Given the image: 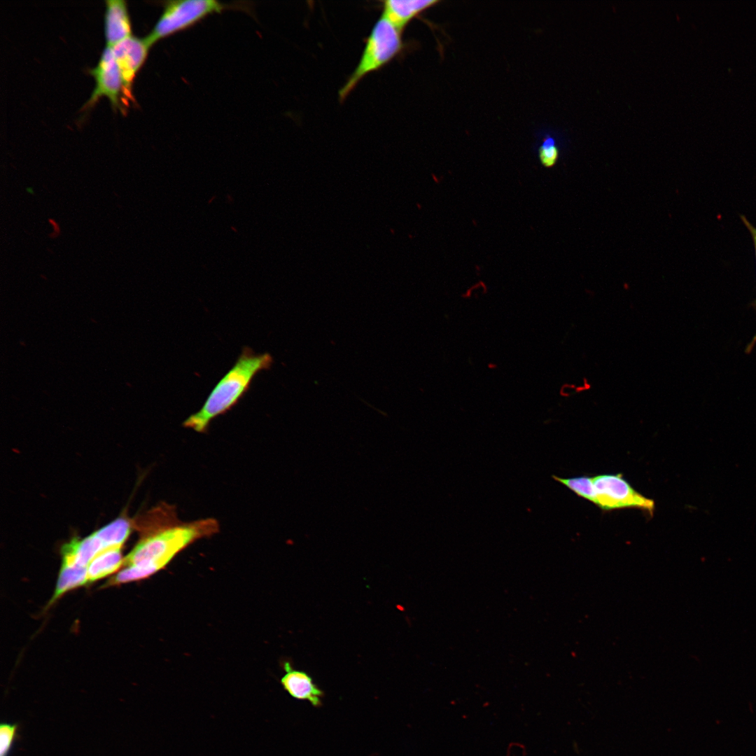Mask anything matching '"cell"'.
<instances>
[{"label": "cell", "instance_id": "12", "mask_svg": "<svg viewBox=\"0 0 756 756\" xmlns=\"http://www.w3.org/2000/svg\"><path fill=\"white\" fill-rule=\"evenodd\" d=\"M122 545L107 547L100 551L88 566V582H93L115 573L124 566Z\"/></svg>", "mask_w": 756, "mask_h": 756}, {"label": "cell", "instance_id": "11", "mask_svg": "<svg viewBox=\"0 0 756 756\" xmlns=\"http://www.w3.org/2000/svg\"><path fill=\"white\" fill-rule=\"evenodd\" d=\"M104 548L94 533L83 539L74 538L62 547V564L88 567L95 556Z\"/></svg>", "mask_w": 756, "mask_h": 756}, {"label": "cell", "instance_id": "5", "mask_svg": "<svg viewBox=\"0 0 756 756\" xmlns=\"http://www.w3.org/2000/svg\"><path fill=\"white\" fill-rule=\"evenodd\" d=\"M592 478L596 492L595 505L601 509L636 507L652 514L654 500L637 492L621 474H604Z\"/></svg>", "mask_w": 756, "mask_h": 756}, {"label": "cell", "instance_id": "14", "mask_svg": "<svg viewBox=\"0 0 756 756\" xmlns=\"http://www.w3.org/2000/svg\"><path fill=\"white\" fill-rule=\"evenodd\" d=\"M131 523L124 517H119L106 526L94 532L104 547L122 545L130 536Z\"/></svg>", "mask_w": 756, "mask_h": 756}, {"label": "cell", "instance_id": "2", "mask_svg": "<svg viewBox=\"0 0 756 756\" xmlns=\"http://www.w3.org/2000/svg\"><path fill=\"white\" fill-rule=\"evenodd\" d=\"M273 363L270 354H257L244 347L232 367L216 384L202 407L183 423L185 428L198 433L207 430L210 423L233 407L244 396L260 372L269 369Z\"/></svg>", "mask_w": 756, "mask_h": 756}, {"label": "cell", "instance_id": "10", "mask_svg": "<svg viewBox=\"0 0 756 756\" xmlns=\"http://www.w3.org/2000/svg\"><path fill=\"white\" fill-rule=\"evenodd\" d=\"M435 0H386L382 1V15L399 31L424 10L438 4Z\"/></svg>", "mask_w": 756, "mask_h": 756}, {"label": "cell", "instance_id": "7", "mask_svg": "<svg viewBox=\"0 0 756 756\" xmlns=\"http://www.w3.org/2000/svg\"><path fill=\"white\" fill-rule=\"evenodd\" d=\"M150 46L145 38L131 35L111 47L121 76L124 97H132V85L146 58Z\"/></svg>", "mask_w": 756, "mask_h": 756}, {"label": "cell", "instance_id": "15", "mask_svg": "<svg viewBox=\"0 0 756 756\" xmlns=\"http://www.w3.org/2000/svg\"><path fill=\"white\" fill-rule=\"evenodd\" d=\"M552 478L566 486L579 496L595 504L596 492L592 477L582 476L571 478H561L552 475Z\"/></svg>", "mask_w": 756, "mask_h": 756}, {"label": "cell", "instance_id": "6", "mask_svg": "<svg viewBox=\"0 0 756 756\" xmlns=\"http://www.w3.org/2000/svg\"><path fill=\"white\" fill-rule=\"evenodd\" d=\"M89 73L94 78L95 88L83 108L92 107L100 97L104 96L109 99L113 110L118 109L122 112L121 97H124L123 85L111 47L105 46L97 66L90 69Z\"/></svg>", "mask_w": 756, "mask_h": 756}, {"label": "cell", "instance_id": "19", "mask_svg": "<svg viewBox=\"0 0 756 756\" xmlns=\"http://www.w3.org/2000/svg\"><path fill=\"white\" fill-rule=\"evenodd\" d=\"M26 191L28 193H30V194H32V195L34 193V189L32 188H31V187L26 188Z\"/></svg>", "mask_w": 756, "mask_h": 756}, {"label": "cell", "instance_id": "16", "mask_svg": "<svg viewBox=\"0 0 756 756\" xmlns=\"http://www.w3.org/2000/svg\"><path fill=\"white\" fill-rule=\"evenodd\" d=\"M538 150L539 159L543 166L552 167L555 164L559 156V150L554 138L551 136H546Z\"/></svg>", "mask_w": 756, "mask_h": 756}, {"label": "cell", "instance_id": "3", "mask_svg": "<svg viewBox=\"0 0 756 756\" xmlns=\"http://www.w3.org/2000/svg\"><path fill=\"white\" fill-rule=\"evenodd\" d=\"M402 33L386 18L380 16L365 40L357 66L339 90L340 102L365 76L382 69L402 52L405 46Z\"/></svg>", "mask_w": 756, "mask_h": 756}, {"label": "cell", "instance_id": "8", "mask_svg": "<svg viewBox=\"0 0 756 756\" xmlns=\"http://www.w3.org/2000/svg\"><path fill=\"white\" fill-rule=\"evenodd\" d=\"M286 673L281 682L284 689L293 698L308 701L314 706L322 704L323 691L306 672L293 669L289 662L284 664Z\"/></svg>", "mask_w": 756, "mask_h": 756}, {"label": "cell", "instance_id": "18", "mask_svg": "<svg viewBox=\"0 0 756 756\" xmlns=\"http://www.w3.org/2000/svg\"><path fill=\"white\" fill-rule=\"evenodd\" d=\"M741 219H742V220L743 221V223H744L745 225H746V227H748V229L749 230L750 232V233H751V234H752V239H753V241H754V244H755V254H756V228H755V227H753V226H752V225H751V224H750V223H749V222H748V221L747 220V219H746V218H745L744 216H741Z\"/></svg>", "mask_w": 756, "mask_h": 756}, {"label": "cell", "instance_id": "9", "mask_svg": "<svg viewBox=\"0 0 756 756\" xmlns=\"http://www.w3.org/2000/svg\"><path fill=\"white\" fill-rule=\"evenodd\" d=\"M105 4L104 34L106 46L112 47L131 36V24L125 1L107 0Z\"/></svg>", "mask_w": 756, "mask_h": 756}, {"label": "cell", "instance_id": "13", "mask_svg": "<svg viewBox=\"0 0 756 756\" xmlns=\"http://www.w3.org/2000/svg\"><path fill=\"white\" fill-rule=\"evenodd\" d=\"M88 582V567L62 564L55 589L48 606H50L67 592L83 586Z\"/></svg>", "mask_w": 756, "mask_h": 756}, {"label": "cell", "instance_id": "17", "mask_svg": "<svg viewBox=\"0 0 756 756\" xmlns=\"http://www.w3.org/2000/svg\"><path fill=\"white\" fill-rule=\"evenodd\" d=\"M17 724L3 722L0 726V756H8L16 738Z\"/></svg>", "mask_w": 756, "mask_h": 756}, {"label": "cell", "instance_id": "4", "mask_svg": "<svg viewBox=\"0 0 756 756\" xmlns=\"http://www.w3.org/2000/svg\"><path fill=\"white\" fill-rule=\"evenodd\" d=\"M234 6L215 0L165 1L162 15L144 38L151 47L158 41L186 29L209 15Z\"/></svg>", "mask_w": 756, "mask_h": 756}, {"label": "cell", "instance_id": "1", "mask_svg": "<svg viewBox=\"0 0 756 756\" xmlns=\"http://www.w3.org/2000/svg\"><path fill=\"white\" fill-rule=\"evenodd\" d=\"M138 526L139 540L124 558L125 568L111 578L113 586L153 575L190 544L214 536L220 528L211 517L183 522L174 506L164 503L148 512Z\"/></svg>", "mask_w": 756, "mask_h": 756}]
</instances>
